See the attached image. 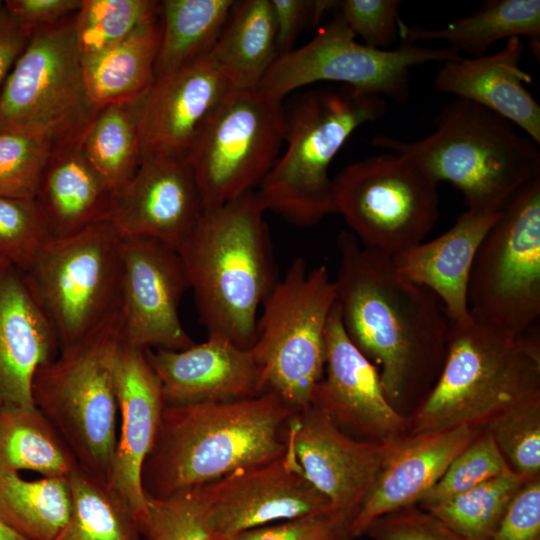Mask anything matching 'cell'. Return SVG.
<instances>
[{"mask_svg": "<svg viewBox=\"0 0 540 540\" xmlns=\"http://www.w3.org/2000/svg\"><path fill=\"white\" fill-rule=\"evenodd\" d=\"M538 398L539 335L516 334L470 313L463 321L450 322L441 371L407 416L408 433L462 425L485 428Z\"/></svg>", "mask_w": 540, "mask_h": 540, "instance_id": "277c9868", "label": "cell"}, {"mask_svg": "<svg viewBox=\"0 0 540 540\" xmlns=\"http://www.w3.org/2000/svg\"><path fill=\"white\" fill-rule=\"evenodd\" d=\"M74 15L32 33L0 91V131L54 147L81 142L99 109L88 94Z\"/></svg>", "mask_w": 540, "mask_h": 540, "instance_id": "9c48e42d", "label": "cell"}, {"mask_svg": "<svg viewBox=\"0 0 540 540\" xmlns=\"http://www.w3.org/2000/svg\"><path fill=\"white\" fill-rule=\"evenodd\" d=\"M501 210L467 209L443 234L392 257L402 277L438 298L450 322L463 321L470 315L467 287L471 267Z\"/></svg>", "mask_w": 540, "mask_h": 540, "instance_id": "484cf974", "label": "cell"}, {"mask_svg": "<svg viewBox=\"0 0 540 540\" xmlns=\"http://www.w3.org/2000/svg\"><path fill=\"white\" fill-rule=\"evenodd\" d=\"M231 89L209 55L156 78L136 101L142 161L188 159L198 136Z\"/></svg>", "mask_w": 540, "mask_h": 540, "instance_id": "d6986e66", "label": "cell"}, {"mask_svg": "<svg viewBox=\"0 0 540 540\" xmlns=\"http://www.w3.org/2000/svg\"><path fill=\"white\" fill-rule=\"evenodd\" d=\"M284 132L282 102L258 89L232 88L188 156L204 209L254 191L278 159Z\"/></svg>", "mask_w": 540, "mask_h": 540, "instance_id": "5bb4252c", "label": "cell"}, {"mask_svg": "<svg viewBox=\"0 0 540 540\" xmlns=\"http://www.w3.org/2000/svg\"><path fill=\"white\" fill-rule=\"evenodd\" d=\"M53 147L40 137L0 131V196L34 199Z\"/></svg>", "mask_w": 540, "mask_h": 540, "instance_id": "60d3db41", "label": "cell"}, {"mask_svg": "<svg viewBox=\"0 0 540 540\" xmlns=\"http://www.w3.org/2000/svg\"><path fill=\"white\" fill-rule=\"evenodd\" d=\"M115 390L119 429L107 483L129 503L139 519L147 506L142 467L166 405L162 384L145 350L122 341L116 359Z\"/></svg>", "mask_w": 540, "mask_h": 540, "instance_id": "44dd1931", "label": "cell"}, {"mask_svg": "<svg viewBox=\"0 0 540 540\" xmlns=\"http://www.w3.org/2000/svg\"><path fill=\"white\" fill-rule=\"evenodd\" d=\"M490 540H540V477L516 493Z\"/></svg>", "mask_w": 540, "mask_h": 540, "instance_id": "7dc6e473", "label": "cell"}, {"mask_svg": "<svg viewBox=\"0 0 540 540\" xmlns=\"http://www.w3.org/2000/svg\"><path fill=\"white\" fill-rule=\"evenodd\" d=\"M114 194L80 143H73L53 147L34 200L50 239H60L107 219Z\"/></svg>", "mask_w": 540, "mask_h": 540, "instance_id": "4316f807", "label": "cell"}, {"mask_svg": "<svg viewBox=\"0 0 540 540\" xmlns=\"http://www.w3.org/2000/svg\"><path fill=\"white\" fill-rule=\"evenodd\" d=\"M209 56L232 88L257 89L278 57L271 1H235Z\"/></svg>", "mask_w": 540, "mask_h": 540, "instance_id": "f1b7e54d", "label": "cell"}, {"mask_svg": "<svg viewBox=\"0 0 540 540\" xmlns=\"http://www.w3.org/2000/svg\"><path fill=\"white\" fill-rule=\"evenodd\" d=\"M311 406L347 435L386 442L408 432V419L387 400L377 367L353 344L335 303L325 329V366Z\"/></svg>", "mask_w": 540, "mask_h": 540, "instance_id": "e0dca14e", "label": "cell"}, {"mask_svg": "<svg viewBox=\"0 0 540 540\" xmlns=\"http://www.w3.org/2000/svg\"><path fill=\"white\" fill-rule=\"evenodd\" d=\"M122 237L108 219L46 241L24 270L60 350L120 310Z\"/></svg>", "mask_w": 540, "mask_h": 540, "instance_id": "30bf717a", "label": "cell"}, {"mask_svg": "<svg viewBox=\"0 0 540 540\" xmlns=\"http://www.w3.org/2000/svg\"><path fill=\"white\" fill-rule=\"evenodd\" d=\"M213 540H232V539H228V538H213Z\"/></svg>", "mask_w": 540, "mask_h": 540, "instance_id": "f5cc1de1", "label": "cell"}, {"mask_svg": "<svg viewBox=\"0 0 540 540\" xmlns=\"http://www.w3.org/2000/svg\"><path fill=\"white\" fill-rule=\"evenodd\" d=\"M398 0H341L334 11L364 44L389 50L398 38Z\"/></svg>", "mask_w": 540, "mask_h": 540, "instance_id": "7bdbcfd3", "label": "cell"}, {"mask_svg": "<svg viewBox=\"0 0 540 540\" xmlns=\"http://www.w3.org/2000/svg\"><path fill=\"white\" fill-rule=\"evenodd\" d=\"M32 32L3 5L0 9V91L16 61L27 47Z\"/></svg>", "mask_w": 540, "mask_h": 540, "instance_id": "681fc988", "label": "cell"}, {"mask_svg": "<svg viewBox=\"0 0 540 540\" xmlns=\"http://www.w3.org/2000/svg\"><path fill=\"white\" fill-rule=\"evenodd\" d=\"M121 343L119 310L39 366L31 387L35 407L59 433L79 467L105 481L118 433L115 366Z\"/></svg>", "mask_w": 540, "mask_h": 540, "instance_id": "52a82bcc", "label": "cell"}, {"mask_svg": "<svg viewBox=\"0 0 540 540\" xmlns=\"http://www.w3.org/2000/svg\"><path fill=\"white\" fill-rule=\"evenodd\" d=\"M483 429L462 425L389 440L379 474L351 524L353 537L364 535L377 518L418 504Z\"/></svg>", "mask_w": 540, "mask_h": 540, "instance_id": "7402d4cb", "label": "cell"}, {"mask_svg": "<svg viewBox=\"0 0 540 540\" xmlns=\"http://www.w3.org/2000/svg\"><path fill=\"white\" fill-rule=\"evenodd\" d=\"M68 482L71 511L54 540H143L135 511L107 481L79 467Z\"/></svg>", "mask_w": 540, "mask_h": 540, "instance_id": "836d02e7", "label": "cell"}, {"mask_svg": "<svg viewBox=\"0 0 540 540\" xmlns=\"http://www.w3.org/2000/svg\"><path fill=\"white\" fill-rule=\"evenodd\" d=\"M82 0H7L8 11L32 33L73 16Z\"/></svg>", "mask_w": 540, "mask_h": 540, "instance_id": "c3c4849f", "label": "cell"}, {"mask_svg": "<svg viewBox=\"0 0 540 540\" xmlns=\"http://www.w3.org/2000/svg\"><path fill=\"white\" fill-rule=\"evenodd\" d=\"M232 540H355L350 526L330 511L247 530Z\"/></svg>", "mask_w": 540, "mask_h": 540, "instance_id": "f6af8a7d", "label": "cell"}, {"mask_svg": "<svg viewBox=\"0 0 540 540\" xmlns=\"http://www.w3.org/2000/svg\"><path fill=\"white\" fill-rule=\"evenodd\" d=\"M365 534L373 540H469L417 504L377 518Z\"/></svg>", "mask_w": 540, "mask_h": 540, "instance_id": "ee69618b", "label": "cell"}, {"mask_svg": "<svg viewBox=\"0 0 540 540\" xmlns=\"http://www.w3.org/2000/svg\"><path fill=\"white\" fill-rule=\"evenodd\" d=\"M4 2L0 0V9L3 7Z\"/></svg>", "mask_w": 540, "mask_h": 540, "instance_id": "db71d44e", "label": "cell"}, {"mask_svg": "<svg viewBox=\"0 0 540 540\" xmlns=\"http://www.w3.org/2000/svg\"><path fill=\"white\" fill-rule=\"evenodd\" d=\"M161 35L159 14L120 43L82 61L88 94L96 108L135 102L149 90L155 80Z\"/></svg>", "mask_w": 540, "mask_h": 540, "instance_id": "f546056e", "label": "cell"}, {"mask_svg": "<svg viewBox=\"0 0 540 540\" xmlns=\"http://www.w3.org/2000/svg\"><path fill=\"white\" fill-rule=\"evenodd\" d=\"M527 481L508 471L425 510L469 540H490L510 502Z\"/></svg>", "mask_w": 540, "mask_h": 540, "instance_id": "d590c367", "label": "cell"}, {"mask_svg": "<svg viewBox=\"0 0 540 540\" xmlns=\"http://www.w3.org/2000/svg\"><path fill=\"white\" fill-rule=\"evenodd\" d=\"M71 511L68 477L0 471V520L24 540H54Z\"/></svg>", "mask_w": 540, "mask_h": 540, "instance_id": "d6a6232c", "label": "cell"}, {"mask_svg": "<svg viewBox=\"0 0 540 540\" xmlns=\"http://www.w3.org/2000/svg\"><path fill=\"white\" fill-rule=\"evenodd\" d=\"M160 14L153 0H82L74 32L82 61L120 43Z\"/></svg>", "mask_w": 540, "mask_h": 540, "instance_id": "8d00e7d4", "label": "cell"}, {"mask_svg": "<svg viewBox=\"0 0 540 540\" xmlns=\"http://www.w3.org/2000/svg\"><path fill=\"white\" fill-rule=\"evenodd\" d=\"M512 471L491 433L484 428L449 464L417 505L427 509L446 502L494 477Z\"/></svg>", "mask_w": 540, "mask_h": 540, "instance_id": "f35d334b", "label": "cell"}, {"mask_svg": "<svg viewBox=\"0 0 540 540\" xmlns=\"http://www.w3.org/2000/svg\"><path fill=\"white\" fill-rule=\"evenodd\" d=\"M355 38L336 13L307 44L278 57L257 89L282 102L298 88L330 82L403 104L409 99L410 74L415 66L461 57L448 46L431 48L401 42L395 49L381 50Z\"/></svg>", "mask_w": 540, "mask_h": 540, "instance_id": "4fadbf2b", "label": "cell"}, {"mask_svg": "<svg viewBox=\"0 0 540 540\" xmlns=\"http://www.w3.org/2000/svg\"><path fill=\"white\" fill-rule=\"evenodd\" d=\"M143 540H145V539L143 538Z\"/></svg>", "mask_w": 540, "mask_h": 540, "instance_id": "11a10c76", "label": "cell"}, {"mask_svg": "<svg viewBox=\"0 0 540 540\" xmlns=\"http://www.w3.org/2000/svg\"><path fill=\"white\" fill-rule=\"evenodd\" d=\"M521 36L529 39L530 49L539 60V0L485 1L477 11L439 29L408 26L401 19L398 22L401 42L444 41L457 53L466 52L472 57L486 55L499 40Z\"/></svg>", "mask_w": 540, "mask_h": 540, "instance_id": "83f0119b", "label": "cell"}, {"mask_svg": "<svg viewBox=\"0 0 540 540\" xmlns=\"http://www.w3.org/2000/svg\"><path fill=\"white\" fill-rule=\"evenodd\" d=\"M387 111L383 97L349 86L304 93L285 111V153L257 187L266 211L297 226L337 214L329 168L348 138Z\"/></svg>", "mask_w": 540, "mask_h": 540, "instance_id": "8992f818", "label": "cell"}, {"mask_svg": "<svg viewBox=\"0 0 540 540\" xmlns=\"http://www.w3.org/2000/svg\"><path fill=\"white\" fill-rule=\"evenodd\" d=\"M433 123L434 132L422 139L379 135L372 144L414 160L439 183H451L467 209L501 210L520 188L540 177L539 144L493 111L455 98Z\"/></svg>", "mask_w": 540, "mask_h": 540, "instance_id": "5b68a950", "label": "cell"}, {"mask_svg": "<svg viewBox=\"0 0 540 540\" xmlns=\"http://www.w3.org/2000/svg\"><path fill=\"white\" fill-rule=\"evenodd\" d=\"M145 352L169 405L233 401L266 391L251 349L220 335L182 350Z\"/></svg>", "mask_w": 540, "mask_h": 540, "instance_id": "603a6c76", "label": "cell"}, {"mask_svg": "<svg viewBox=\"0 0 540 540\" xmlns=\"http://www.w3.org/2000/svg\"><path fill=\"white\" fill-rule=\"evenodd\" d=\"M200 486L213 538L233 539L274 521L331 510L302 473L287 442L280 457Z\"/></svg>", "mask_w": 540, "mask_h": 540, "instance_id": "2e32d148", "label": "cell"}, {"mask_svg": "<svg viewBox=\"0 0 540 540\" xmlns=\"http://www.w3.org/2000/svg\"><path fill=\"white\" fill-rule=\"evenodd\" d=\"M9 265H11L9 262L0 259V272L7 268Z\"/></svg>", "mask_w": 540, "mask_h": 540, "instance_id": "816d5d0a", "label": "cell"}, {"mask_svg": "<svg viewBox=\"0 0 540 540\" xmlns=\"http://www.w3.org/2000/svg\"><path fill=\"white\" fill-rule=\"evenodd\" d=\"M256 190L204 211L177 250L208 335L250 348L258 311L275 286L276 266Z\"/></svg>", "mask_w": 540, "mask_h": 540, "instance_id": "3957f363", "label": "cell"}, {"mask_svg": "<svg viewBox=\"0 0 540 540\" xmlns=\"http://www.w3.org/2000/svg\"><path fill=\"white\" fill-rule=\"evenodd\" d=\"M204 211L189 160L151 158L114 194L107 219L121 237L151 238L178 250Z\"/></svg>", "mask_w": 540, "mask_h": 540, "instance_id": "ffe728a7", "label": "cell"}, {"mask_svg": "<svg viewBox=\"0 0 540 540\" xmlns=\"http://www.w3.org/2000/svg\"><path fill=\"white\" fill-rule=\"evenodd\" d=\"M471 314L516 334L540 317V177L503 206L475 255L467 287Z\"/></svg>", "mask_w": 540, "mask_h": 540, "instance_id": "7c38bea8", "label": "cell"}, {"mask_svg": "<svg viewBox=\"0 0 540 540\" xmlns=\"http://www.w3.org/2000/svg\"><path fill=\"white\" fill-rule=\"evenodd\" d=\"M523 54L522 40L512 37L495 54L443 62L434 88L493 111L540 145V105L525 87L532 77L520 66Z\"/></svg>", "mask_w": 540, "mask_h": 540, "instance_id": "d4e9b609", "label": "cell"}, {"mask_svg": "<svg viewBox=\"0 0 540 540\" xmlns=\"http://www.w3.org/2000/svg\"><path fill=\"white\" fill-rule=\"evenodd\" d=\"M78 468L67 444L35 406L0 408V471L69 477Z\"/></svg>", "mask_w": 540, "mask_h": 540, "instance_id": "4dcf8cb0", "label": "cell"}, {"mask_svg": "<svg viewBox=\"0 0 540 540\" xmlns=\"http://www.w3.org/2000/svg\"><path fill=\"white\" fill-rule=\"evenodd\" d=\"M146 498L145 512L138 519L145 540H213L201 486Z\"/></svg>", "mask_w": 540, "mask_h": 540, "instance_id": "74e56055", "label": "cell"}, {"mask_svg": "<svg viewBox=\"0 0 540 540\" xmlns=\"http://www.w3.org/2000/svg\"><path fill=\"white\" fill-rule=\"evenodd\" d=\"M286 442L331 512L351 527L379 474L388 441L353 438L310 405L290 419Z\"/></svg>", "mask_w": 540, "mask_h": 540, "instance_id": "ac0fdd59", "label": "cell"}, {"mask_svg": "<svg viewBox=\"0 0 540 540\" xmlns=\"http://www.w3.org/2000/svg\"><path fill=\"white\" fill-rule=\"evenodd\" d=\"M296 412L269 390L233 401L166 404L142 467L146 497L164 498L280 457Z\"/></svg>", "mask_w": 540, "mask_h": 540, "instance_id": "7a4b0ae2", "label": "cell"}, {"mask_svg": "<svg viewBox=\"0 0 540 540\" xmlns=\"http://www.w3.org/2000/svg\"><path fill=\"white\" fill-rule=\"evenodd\" d=\"M336 285L325 265L308 269L298 257L262 304L250 347L266 391L297 411L311 404L325 366V329Z\"/></svg>", "mask_w": 540, "mask_h": 540, "instance_id": "ba28073f", "label": "cell"}, {"mask_svg": "<svg viewBox=\"0 0 540 540\" xmlns=\"http://www.w3.org/2000/svg\"><path fill=\"white\" fill-rule=\"evenodd\" d=\"M121 258L122 341L143 350L192 346L179 315L189 284L178 251L155 239L122 237Z\"/></svg>", "mask_w": 540, "mask_h": 540, "instance_id": "9a60e30c", "label": "cell"}, {"mask_svg": "<svg viewBox=\"0 0 540 540\" xmlns=\"http://www.w3.org/2000/svg\"><path fill=\"white\" fill-rule=\"evenodd\" d=\"M270 1L278 57L290 52L299 33L306 27H316L327 12L333 11L335 5V0Z\"/></svg>", "mask_w": 540, "mask_h": 540, "instance_id": "bcb514c9", "label": "cell"}, {"mask_svg": "<svg viewBox=\"0 0 540 540\" xmlns=\"http://www.w3.org/2000/svg\"><path fill=\"white\" fill-rule=\"evenodd\" d=\"M0 540H24L0 520Z\"/></svg>", "mask_w": 540, "mask_h": 540, "instance_id": "f907efd6", "label": "cell"}, {"mask_svg": "<svg viewBox=\"0 0 540 540\" xmlns=\"http://www.w3.org/2000/svg\"><path fill=\"white\" fill-rule=\"evenodd\" d=\"M485 428L514 473L526 480L540 477V398L501 414Z\"/></svg>", "mask_w": 540, "mask_h": 540, "instance_id": "ab89813d", "label": "cell"}, {"mask_svg": "<svg viewBox=\"0 0 540 540\" xmlns=\"http://www.w3.org/2000/svg\"><path fill=\"white\" fill-rule=\"evenodd\" d=\"M233 0H164L160 2L161 41L155 79L210 54L227 21Z\"/></svg>", "mask_w": 540, "mask_h": 540, "instance_id": "1f68e13d", "label": "cell"}, {"mask_svg": "<svg viewBox=\"0 0 540 540\" xmlns=\"http://www.w3.org/2000/svg\"><path fill=\"white\" fill-rule=\"evenodd\" d=\"M336 248L343 327L377 367L389 403L406 416L441 371L450 321L431 291L398 273L392 256L363 246L346 229L337 235Z\"/></svg>", "mask_w": 540, "mask_h": 540, "instance_id": "6da1fadb", "label": "cell"}, {"mask_svg": "<svg viewBox=\"0 0 540 540\" xmlns=\"http://www.w3.org/2000/svg\"><path fill=\"white\" fill-rule=\"evenodd\" d=\"M50 235L34 199L0 196V259L24 270Z\"/></svg>", "mask_w": 540, "mask_h": 540, "instance_id": "b9f144b4", "label": "cell"}, {"mask_svg": "<svg viewBox=\"0 0 540 540\" xmlns=\"http://www.w3.org/2000/svg\"><path fill=\"white\" fill-rule=\"evenodd\" d=\"M439 182L414 160L386 152L333 178L337 214L365 247L395 256L421 242L439 217Z\"/></svg>", "mask_w": 540, "mask_h": 540, "instance_id": "8fae6325", "label": "cell"}, {"mask_svg": "<svg viewBox=\"0 0 540 540\" xmlns=\"http://www.w3.org/2000/svg\"><path fill=\"white\" fill-rule=\"evenodd\" d=\"M60 352L57 334L23 272H0V408L35 406L32 380Z\"/></svg>", "mask_w": 540, "mask_h": 540, "instance_id": "cb8c5ba5", "label": "cell"}, {"mask_svg": "<svg viewBox=\"0 0 540 540\" xmlns=\"http://www.w3.org/2000/svg\"><path fill=\"white\" fill-rule=\"evenodd\" d=\"M80 145L114 192L123 188L142 164L136 101L99 108Z\"/></svg>", "mask_w": 540, "mask_h": 540, "instance_id": "e575fe53", "label": "cell"}]
</instances>
